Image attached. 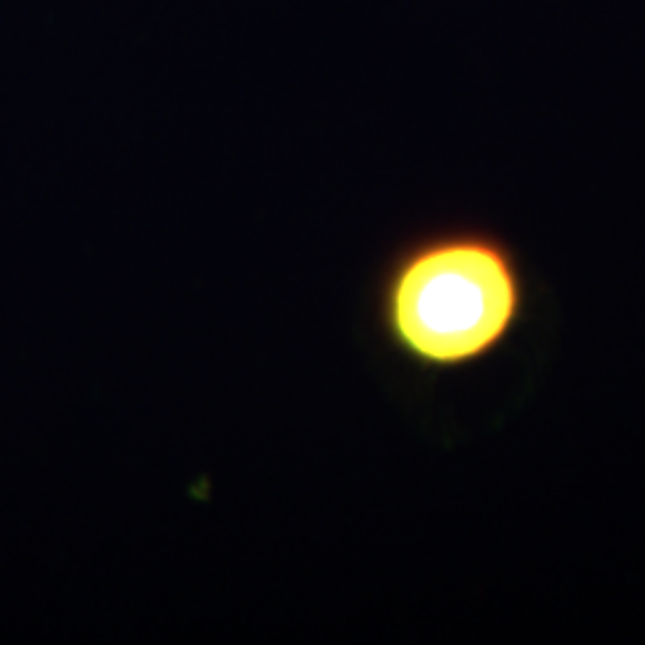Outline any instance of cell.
<instances>
[{"label":"cell","instance_id":"cell-1","mask_svg":"<svg viewBox=\"0 0 645 645\" xmlns=\"http://www.w3.org/2000/svg\"><path fill=\"white\" fill-rule=\"evenodd\" d=\"M528 278L512 244L474 225L421 232L375 282L377 335L423 373L476 369L507 347L528 313Z\"/></svg>","mask_w":645,"mask_h":645}]
</instances>
